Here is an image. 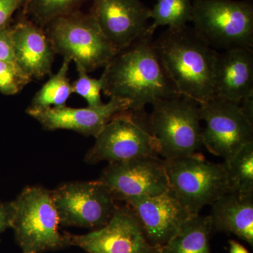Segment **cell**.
Segmentation results:
<instances>
[{
    "label": "cell",
    "mask_w": 253,
    "mask_h": 253,
    "mask_svg": "<svg viewBox=\"0 0 253 253\" xmlns=\"http://www.w3.org/2000/svg\"><path fill=\"white\" fill-rule=\"evenodd\" d=\"M154 46L178 94L199 104L214 98V66L218 51L187 25L167 28Z\"/></svg>",
    "instance_id": "2"
},
{
    "label": "cell",
    "mask_w": 253,
    "mask_h": 253,
    "mask_svg": "<svg viewBox=\"0 0 253 253\" xmlns=\"http://www.w3.org/2000/svg\"><path fill=\"white\" fill-rule=\"evenodd\" d=\"M78 78L72 84L73 93H76L86 100L87 106L97 107L104 104L101 100V92L104 88V80L89 77L88 73L77 71Z\"/></svg>",
    "instance_id": "25"
},
{
    "label": "cell",
    "mask_w": 253,
    "mask_h": 253,
    "mask_svg": "<svg viewBox=\"0 0 253 253\" xmlns=\"http://www.w3.org/2000/svg\"><path fill=\"white\" fill-rule=\"evenodd\" d=\"M51 191L61 226L99 229L109 222L118 206L99 179L66 182Z\"/></svg>",
    "instance_id": "9"
},
{
    "label": "cell",
    "mask_w": 253,
    "mask_h": 253,
    "mask_svg": "<svg viewBox=\"0 0 253 253\" xmlns=\"http://www.w3.org/2000/svg\"><path fill=\"white\" fill-rule=\"evenodd\" d=\"M201 121L200 104L186 96L178 95L153 104L149 124L158 155L173 160L196 154L203 146Z\"/></svg>",
    "instance_id": "5"
},
{
    "label": "cell",
    "mask_w": 253,
    "mask_h": 253,
    "mask_svg": "<svg viewBox=\"0 0 253 253\" xmlns=\"http://www.w3.org/2000/svg\"><path fill=\"white\" fill-rule=\"evenodd\" d=\"M13 217V208L11 201L4 202L0 201V236L6 229H11Z\"/></svg>",
    "instance_id": "28"
},
{
    "label": "cell",
    "mask_w": 253,
    "mask_h": 253,
    "mask_svg": "<svg viewBox=\"0 0 253 253\" xmlns=\"http://www.w3.org/2000/svg\"><path fill=\"white\" fill-rule=\"evenodd\" d=\"M32 79L15 62L0 61V93L12 96L19 93Z\"/></svg>",
    "instance_id": "24"
},
{
    "label": "cell",
    "mask_w": 253,
    "mask_h": 253,
    "mask_svg": "<svg viewBox=\"0 0 253 253\" xmlns=\"http://www.w3.org/2000/svg\"><path fill=\"white\" fill-rule=\"evenodd\" d=\"M128 109V101L110 98L109 102L97 107L71 108L65 105L42 109L28 108L26 113L45 130L65 129L96 138L113 116Z\"/></svg>",
    "instance_id": "15"
},
{
    "label": "cell",
    "mask_w": 253,
    "mask_h": 253,
    "mask_svg": "<svg viewBox=\"0 0 253 253\" xmlns=\"http://www.w3.org/2000/svg\"><path fill=\"white\" fill-rule=\"evenodd\" d=\"M90 14L116 51L146 34L149 9L140 0H91Z\"/></svg>",
    "instance_id": "14"
},
{
    "label": "cell",
    "mask_w": 253,
    "mask_h": 253,
    "mask_svg": "<svg viewBox=\"0 0 253 253\" xmlns=\"http://www.w3.org/2000/svg\"><path fill=\"white\" fill-rule=\"evenodd\" d=\"M99 179L116 201L156 196L169 190L166 161L157 156L109 163Z\"/></svg>",
    "instance_id": "11"
},
{
    "label": "cell",
    "mask_w": 253,
    "mask_h": 253,
    "mask_svg": "<svg viewBox=\"0 0 253 253\" xmlns=\"http://www.w3.org/2000/svg\"><path fill=\"white\" fill-rule=\"evenodd\" d=\"M224 163L229 179V191L253 193V142L246 144Z\"/></svg>",
    "instance_id": "22"
},
{
    "label": "cell",
    "mask_w": 253,
    "mask_h": 253,
    "mask_svg": "<svg viewBox=\"0 0 253 253\" xmlns=\"http://www.w3.org/2000/svg\"><path fill=\"white\" fill-rule=\"evenodd\" d=\"M71 62L70 59H63L59 71L36 93L28 108L42 109L66 105L73 93L72 84L68 76Z\"/></svg>",
    "instance_id": "20"
},
{
    "label": "cell",
    "mask_w": 253,
    "mask_h": 253,
    "mask_svg": "<svg viewBox=\"0 0 253 253\" xmlns=\"http://www.w3.org/2000/svg\"><path fill=\"white\" fill-rule=\"evenodd\" d=\"M212 229L230 233L253 245V193L228 191L212 205Z\"/></svg>",
    "instance_id": "18"
},
{
    "label": "cell",
    "mask_w": 253,
    "mask_h": 253,
    "mask_svg": "<svg viewBox=\"0 0 253 253\" xmlns=\"http://www.w3.org/2000/svg\"><path fill=\"white\" fill-rule=\"evenodd\" d=\"M229 253H250L243 245L234 240L229 241Z\"/></svg>",
    "instance_id": "30"
},
{
    "label": "cell",
    "mask_w": 253,
    "mask_h": 253,
    "mask_svg": "<svg viewBox=\"0 0 253 253\" xmlns=\"http://www.w3.org/2000/svg\"><path fill=\"white\" fill-rule=\"evenodd\" d=\"M191 22L212 49H252L253 7L249 1L194 0Z\"/></svg>",
    "instance_id": "6"
},
{
    "label": "cell",
    "mask_w": 253,
    "mask_h": 253,
    "mask_svg": "<svg viewBox=\"0 0 253 253\" xmlns=\"http://www.w3.org/2000/svg\"><path fill=\"white\" fill-rule=\"evenodd\" d=\"M89 0H28L21 11L38 26L44 28L51 20L81 10Z\"/></svg>",
    "instance_id": "23"
},
{
    "label": "cell",
    "mask_w": 253,
    "mask_h": 253,
    "mask_svg": "<svg viewBox=\"0 0 253 253\" xmlns=\"http://www.w3.org/2000/svg\"><path fill=\"white\" fill-rule=\"evenodd\" d=\"M28 0H0V30L12 25L15 13L24 9Z\"/></svg>",
    "instance_id": "26"
},
{
    "label": "cell",
    "mask_w": 253,
    "mask_h": 253,
    "mask_svg": "<svg viewBox=\"0 0 253 253\" xmlns=\"http://www.w3.org/2000/svg\"><path fill=\"white\" fill-rule=\"evenodd\" d=\"M147 33L120 50L104 67L103 91L109 98L126 100L133 111L179 95L168 77Z\"/></svg>",
    "instance_id": "1"
},
{
    "label": "cell",
    "mask_w": 253,
    "mask_h": 253,
    "mask_svg": "<svg viewBox=\"0 0 253 253\" xmlns=\"http://www.w3.org/2000/svg\"><path fill=\"white\" fill-rule=\"evenodd\" d=\"M212 230L210 216H193L158 253H210L209 239Z\"/></svg>",
    "instance_id": "19"
},
{
    "label": "cell",
    "mask_w": 253,
    "mask_h": 253,
    "mask_svg": "<svg viewBox=\"0 0 253 253\" xmlns=\"http://www.w3.org/2000/svg\"><path fill=\"white\" fill-rule=\"evenodd\" d=\"M239 105L245 116L253 124V91L244 96Z\"/></svg>",
    "instance_id": "29"
},
{
    "label": "cell",
    "mask_w": 253,
    "mask_h": 253,
    "mask_svg": "<svg viewBox=\"0 0 253 253\" xmlns=\"http://www.w3.org/2000/svg\"><path fill=\"white\" fill-rule=\"evenodd\" d=\"M95 139L94 144L84 156L87 164L158 156L157 145L150 128L149 114L145 109H128L118 113Z\"/></svg>",
    "instance_id": "8"
},
{
    "label": "cell",
    "mask_w": 253,
    "mask_h": 253,
    "mask_svg": "<svg viewBox=\"0 0 253 253\" xmlns=\"http://www.w3.org/2000/svg\"><path fill=\"white\" fill-rule=\"evenodd\" d=\"M200 116L206 123L201 133L203 146L224 161L253 142V124L239 104L213 98L200 104Z\"/></svg>",
    "instance_id": "10"
},
{
    "label": "cell",
    "mask_w": 253,
    "mask_h": 253,
    "mask_svg": "<svg viewBox=\"0 0 253 253\" xmlns=\"http://www.w3.org/2000/svg\"><path fill=\"white\" fill-rule=\"evenodd\" d=\"M70 246L87 253H158L130 208H116L107 224L83 235L66 234Z\"/></svg>",
    "instance_id": "12"
},
{
    "label": "cell",
    "mask_w": 253,
    "mask_h": 253,
    "mask_svg": "<svg viewBox=\"0 0 253 253\" xmlns=\"http://www.w3.org/2000/svg\"><path fill=\"white\" fill-rule=\"evenodd\" d=\"M192 0H156L149 9V31L155 33L160 26L168 28H181L191 22L192 18Z\"/></svg>",
    "instance_id": "21"
},
{
    "label": "cell",
    "mask_w": 253,
    "mask_h": 253,
    "mask_svg": "<svg viewBox=\"0 0 253 253\" xmlns=\"http://www.w3.org/2000/svg\"><path fill=\"white\" fill-rule=\"evenodd\" d=\"M44 31L56 54L86 73L104 68L117 53L92 15L81 10L49 21Z\"/></svg>",
    "instance_id": "4"
},
{
    "label": "cell",
    "mask_w": 253,
    "mask_h": 253,
    "mask_svg": "<svg viewBox=\"0 0 253 253\" xmlns=\"http://www.w3.org/2000/svg\"><path fill=\"white\" fill-rule=\"evenodd\" d=\"M165 161L169 190L191 215L230 191L224 163L209 162L197 153Z\"/></svg>",
    "instance_id": "7"
},
{
    "label": "cell",
    "mask_w": 253,
    "mask_h": 253,
    "mask_svg": "<svg viewBox=\"0 0 253 253\" xmlns=\"http://www.w3.org/2000/svg\"><path fill=\"white\" fill-rule=\"evenodd\" d=\"M125 203L136 216L149 244L158 251L193 217L169 190Z\"/></svg>",
    "instance_id": "13"
},
{
    "label": "cell",
    "mask_w": 253,
    "mask_h": 253,
    "mask_svg": "<svg viewBox=\"0 0 253 253\" xmlns=\"http://www.w3.org/2000/svg\"><path fill=\"white\" fill-rule=\"evenodd\" d=\"M11 36L15 62L32 80H41L51 74L56 54L44 28L21 10L11 26Z\"/></svg>",
    "instance_id": "16"
},
{
    "label": "cell",
    "mask_w": 253,
    "mask_h": 253,
    "mask_svg": "<svg viewBox=\"0 0 253 253\" xmlns=\"http://www.w3.org/2000/svg\"><path fill=\"white\" fill-rule=\"evenodd\" d=\"M0 61H15L11 26L0 30Z\"/></svg>",
    "instance_id": "27"
},
{
    "label": "cell",
    "mask_w": 253,
    "mask_h": 253,
    "mask_svg": "<svg viewBox=\"0 0 253 253\" xmlns=\"http://www.w3.org/2000/svg\"><path fill=\"white\" fill-rule=\"evenodd\" d=\"M11 229L22 253H44L70 246L59 231V219L51 191L42 186H27L11 201Z\"/></svg>",
    "instance_id": "3"
},
{
    "label": "cell",
    "mask_w": 253,
    "mask_h": 253,
    "mask_svg": "<svg viewBox=\"0 0 253 253\" xmlns=\"http://www.w3.org/2000/svg\"><path fill=\"white\" fill-rule=\"evenodd\" d=\"M253 91L251 48H232L217 53L214 66V98L240 104Z\"/></svg>",
    "instance_id": "17"
}]
</instances>
